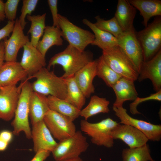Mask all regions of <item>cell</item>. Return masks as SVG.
Masks as SVG:
<instances>
[{"label":"cell","instance_id":"cell-1","mask_svg":"<svg viewBox=\"0 0 161 161\" xmlns=\"http://www.w3.org/2000/svg\"><path fill=\"white\" fill-rule=\"evenodd\" d=\"M90 52H81L69 45L63 51L55 55L48 62L47 69L59 65L64 73L61 76L64 78L73 76L81 68L93 61Z\"/></svg>","mask_w":161,"mask_h":161},{"label":"cell","instance_id":"cell-2","mask_svg":"<svg viewBox=\"0 0 161 161\" xmlns=\"http://www.w3.org/2000/svg\"><path fill=\"white\" fill-rule=\"evenodd\" d=\"M36 80L32 83L33 91L46 96L50 95L65 100L67 94V83L65 79L58 77L53 71L45 67L32 76L27 78Z\"/></svg>","mask_w":161,"mask_h":161},{"label":"cell","instance_id":"cell-3","mask_svg":"<svg viewBox=\"0 0 161 161\" xmlns=\"http://www.w3.org/2000/svg\"><path fill=\"white\" fill-rule=\"evenodd\" d=\"M27 78L23 82L21 92L15 112L14 118L11 123L13 128V133L18 136L23 132L28 139L31 138V130L29 121V100L33 91L32 83Z\"/></svg>","mask_w":161,"mask_h":161},{"label":"cell","instance_id":"cell-4","mask_svg":"<svg viewBox=\"0 0 161 161\" xmlns=\"http://www.w3.org/2000/svg\"><path fill=\"white\" fill-rule=\"evenodd\" d=\"M141 47L143 61L152 58L161 49V17L157 16L146 27L136 32Z\"/></svg>","mask_w":161,"mask_h":161},{"label":"cell","instance_id":"cell-5","mask_svg":"<svg viewBox=\"0 0 161 161\" xmlns=\"http://www.w3.org/2000/svg\"><path fill=\"white\" fill-rule=\"evenodd\" d=\"M118 124L116 121L108 117L96 123L81 120L80 126L81 130L91 138L92 143L111 148L114 144L112 132Z\"/></svg>","mask_w":161,"mask_h":161},{"label":"cell","instance_id":"cell-6","mask_svg":"<svg viewBox=\"0 0 161 161\" xmlns=\"http://www.w3.org/2000/svg\"><path fill=\"white\" fill-rule=\"evenodd\" d=\"M58 22L62 37L68 42L69 45L83 52L93 42L95 36L93 33L75 25L66 17L59 14Z\"/></svg>","mask_w":161,"mask_h":161},{"label":"cell","instance_id":"cell-7","mask_svg":"<svg viewBox=\"0 0 161 161\" xmlns=\"http://www.w3.org/2000/svg\"><path fill=\"white\" fill-rule=\"evenodd\" d=\"M89 146L86 137L78 130L72 136L59 141L51 152L55 160L61 161L79 157Z\"/></svg>","mask_w":161,"mask_h":161},{"label":"cell","instance_id":"cell-8","mask_svg":"<svg viewBox=\"0 0 161 161\" xmlns=\"http://www.w3.org/2000/svg\"><path fill=\"white\" fill-rule=\"evenodd\" d=\"M102 56L107 64L121 77L134 81L137 80L138 73L118 46L102 50Z\"/></svg>","mask_w":161,"mask_h":161},{"label":"cell","instance_id":"cell-9","mask_svg":"<svg viewBox=\"0 0 161 161\" xmlns=\"http://www.w3.org/2000/svg\"><path fill=\"white\" fill-rule=\"evenodd\" d=\"M43 120L53 137L59 141L72 136L77 131L73 121L50 109L44 117Z\"/></svg>","mask_w":161,"mask_h":161},{"label":"cell","instance_id":"cell-10","mask_svg":"<svg viewBox=\"0 0 161 161\" xmlns=\"http://www.w3.org/2000/svg\"><path fill=\"white\" fill-rule=\"evenodd\" d=\"M115 115L120 120V123L132 126L142 132L148 140L160 141L161 139V125H156L145 121L134 118L130 116L123 106H113Z\"/></svg>","mask_w":161,"mask_h":161},{"label":"cell","instance_id":"cell-11","mask_svg":"<svg viewBox=\"0 0 161 161\" xmlns=\"http://www.w3.org/2000/svg\"><path fill=\"white\" fill-rule=\"evenodd\" d=\"M134 29L123 32L117 38L118 46L139 72L143 61L141 47L136 37Z\"/></svg>","mask_w":161,"mask_h":161},{"label":"cell","instance_id":"cell-12","mask_svg":"<svg viewBox=\"0 0 161 161\" xmlns=\"http://www.w3.org/2000/svg\"><path fill=\"white\" fill-rule=\"evenodd\" d=\"M23 82L18 86L16 85L0 87V118L8 121L14 117Z\"/></svg>","mask_w":161,"mask_h":161},{"label":"cell","instance_id":"cell-13","mask_svg":"<svg viewBox=\"0 0 161 161\" xmlns=\"http://www.w3.org/2000/svg\"><path fill=\"white\" fill-rule=\"evenodd\" d=\"M23 30L18 18H16L11 36L8 39L3 40L5 61H17L19 50L30 41L28 36L24 34Z\"/></svg>","mask_w":161,"mask_h":161},{"label":"cell","instance_id":"cell-14","mask_svg":"<svg viewBox=\"0 0 161 161\" xmlns=\"http://www.w3.org/2000/svg\"><path fill=\"white\" fill-rule=\"evenodd\" d=\"M111 135L114 140H122L131 148L141 146L149 140L140 131L127 124L118 123L112 130Z\"/></svg>","mask_w":161,"mask_h":161},{"label":"cell","instance_id":"cell-15","mask_svg":"<svg viewBox=\"0 0 161 161\" xmlns=\"http://www.w3.org/2000/svg\"><path fill=\"white\" fill-rule=\"evenodd\" d=\"M23 48V52L20 63L29 78L45 67L46 65L45 58L30 41Z\"/></svg>","mask_w":161,"mask_h":161},{"label":"cell","instance_id":"cell-16","mask_svg":"<svg viewBox=\"0 0 161 161\" xmlns=\"http://www.w3.org/2000/svg\"><path fill=\"white\" fill-rule=\"evenodd\" d=\"M148 79L151 81L156 92L161 89V49L150 60L143 61L137 80L141 81Z\"/></svg>","mask_w":161,"mask_h":161},{"label":"cell","instance_id":"cell-17","mask_svg":"<svg viewBox=\"0 0 161 161\" xmlns=\"http://www.w3.org/2000/svg\"><path fill=\"white\" fill-rule=\"evenodd\" d=\"M31 138L33 143V150L35 153L45 150L51 152L57 145L43 120L32 125Z\"/></svg>","mask_w":161,"mask_h":161},{"label":"cell","instance_id":"cell-18","mask_svg":"<svg viewBox=\"0 0 161 161\" xmlns=\"http://www.w3.org/2000/svg\"><path fill=\"white\" fill-rule=\"evenodd\" d=\"M97 59L93 60L83 67L74 75L75 80L86 98L95 92L93 80L97 76Z\"/></svg>","mask_w":161,"mask_h":161},{"label":"cell","instance_id":"cell-19","mask_svg":"<svg viewBox=\"0 0 161 161\" xmlns=\"http://www.w3.org/2000/svg\"><path fill=\"white\" fill-rule=\"evenodd\" d=\"M27 78V73L20 62L5 61L0 69V87L16 85Z\"/></svg>","mask_w":161,"mask_h":161},{"label":"cell","instance_id":"cell-20","mask_svg":"<svg viewBox=\"0 0 161 161\" xmlns=\"http://www.w3.org/2000/svg\"><path fill=\"white\" fill-rule=\"evenodd\" d=\"M134 81L129 79L121 77L112 87L116 96L113 106H122L126 101H134L138 94L134 84Z\"/></svg>","mask_w":161,"mask_h":161},{"label":"cell","instance_id":"cell-21","mask_svg":"<svg viewBox=\"0 0 161 161\" xmlns=\"http://www.w3.org/2000/svg\"><path fill=\"white\" fill-rule=\"evenodd\" d=\"M136 12V9L128 0H118L114 17L123 32L134 29L133 23Z\"/></svg>","mask_w":161,"mask_h":161},{"label":"cell","instance_id":"cell-22","mask_svg":"<svg viewBox=\"0 0 161 161\" xmlns=\"http://www.w3.org/2000/svg\"><path fill=\"white\" fill-rule=\"evenodd\" d=\"M49 110L47 96L32 91L30 97L29 105V116L32 124L43 120Z\"/></svg>","mask_w":161,"mask_h":161},{"label":"cell","instance_id":"cell-23","mask_svg":"<svg viewBox=\"0 0 161 161\" xmlns=\"http://www.w3.org/2000/svg\"><path fill=\"white\" fill-rule=\"evenodd\" d=\"M136 9L138 10L143 19V23L146 27L150 19L155 16H161L160 0H128Z\"/></svg>","mask_w":161,"mask_h":161},{"label":"cell","instance_id":"cell-24","mask_svg":"<svg viewBox=\"0 0 161 161\" xmlns=\"http://www.w3.org/2000/svg\"><path fill=\"white\" fill-rule=\"evenodd\" d=\"M43 35L36 47L45 57L51 47L54 45L61 46L63 44L62 33L59 28L53 25L46 26Z\"/></svg>","mask_w":161,"mask_h":161},{"label":"cell","instance_id":"cell-25","mask_svg":"<svg viewBox=\"0 0 161 161\" xmlns=\"http://www.w3.org/2000/svg\"><path fill=\"white\" fill-rule=\"evenodd\" d=\"M82 22L94 33L95 39L91 45L97 46L102 50L118 46L117 38L111 34L99 29L94 23L87 19H83Z\"/></svg>","mask_w":161,"mask_h":161},{"label":"cell","instance_id":"cell-26","mask_svg":"<svg viewBox=\"0 0 161 161\" xmlns=\"http://www.w3.org/2000/svg\"><path fill=\"white\" fill-rule=\"evenodd\" d=\"M47 103L50 110L68 117L73 122L80 116V110L65 100L49 95Z\"/></svg>","mask_w":161,"mask_h":161},{"label":"cell","instance_id":"cell-27","mask_svg":"<svg viewBox=\"0 0 161 161\" xmlns=\"http://www.w3.org/2000/svg\"><path fill=\"white\" fill-rule=\"evenodd\" d=\"M109 103V101L105 98L93 95L87 105L80 110V116L87 120L90 117L98 114L108 113L110 112Z\"/></svg>","mask_w":161,"mask_h":161},{"label":"cell","instance_id":"cell-28","mask_svg":"<svg viewBox=\"0 0 161 161\" xmlns=\"http://www.w3.org/2000/svg\"><path fill=\"white\" fill-rule=\"evenodd\" d=\"M66 79L67 86L66 101L81 110L86 103V97L76 83L74 76Z\"/></svg>","mask_w":161,"mask_h":161},{"label":"cell","instance_id":"cell-29","mask_svg":"<svg viewBox=\"0 0 161 161\" xmlns=\"http://www.w3.org/2000/svg\"><path fill=\"white\" fill-rule=\"evenodd\" d=\"M46 13L41 15H28L27 18L31 22L30 27L27 34L31 35L30 42L34 46L36 47L43 35L46 27L45 21Z\"/></svg>","mask_w":161,"mask_h":161},{"label":"cell","instance_id":"cell-30","mask_svg":"<svg viewBox=\"0 0 161 161\" xmlns=\"http://www.w3.org/2000/svg\"><path fill=\"white\" fill-rule=\"evenodd\" d=\"M122 157L123 161H151L153 160L147 143L138 147L123 149Z\"/></svg>","mask_w":161,"mask_h":161},{"label":"cell","instance_id":"cell-31","mask_svg":"<svg viewBox=\"0 0 161 161\" xmlns=\"http://www.w3.org/2000/svg\"><path fill=\"white\" fill-rule=\"evenodd\" d=\"M96 74L111 88L121 77L107 64L102 55L97 59Z\"/></svg>","mask_w":161,"mask_h":161},{"label":"cell","instance_id":"cell-32","mask_svg":"<svg viewBox=\"0 0 161 161\" xmlns=\"http://www.w3.org/2000/svg\"><path fill=\"white\" fill-rule=\"evenodd\" d=\"M95 19L96 21L94 24L97 27L111 34L117 38L123 32L114 17L105 20L97 16L95 17Z\"/></svg>","mask_w":161,"mask_h":161},{"label":"cell","instance_id":"cell-33","mask_svg":"<svg viewBox=\"0 0 161 161\" xmlns=\"http://www.w3.org/2000/svg\"><path fill=\"white\" fill-rule=\"evenodd\" d=\"M38 0H23L22 6L21 10V14L18 18L21 25L24 29L27 22L25 21V18L28 15H31L38 4Z\"/></svg>","mask_w":161,"mask_h":161},{"label":"cell","instance_id":"cell-34","mask_svg":"<svg viewBox=\"0 0 161 161\" xmlns=\"http://www.w3.org/2000/svg\"><path fill=\"white\" fill-rule=\"evenodd\" d=\"M150 100L161 101V89L155 93L151 94L149 96L143 98L137 97L129 105L130 110L133 114H140L137 109V106L144 101Z\"/></svg>","mask_w":161,"mask_h":161},{"label":"cell","instance_id":"cell-35","mask_svg":"<svg viewBox=\"0 0 161 161\" xmlns=\"http://www.w3.org/2000/svg\"><path fill=\"white\" fill-rule=\"evenodd\" d=\"M20 1V0H7L4 3V13L8 21H15L16 19L17 8Z\"/></svg>","mask_w":161,"mask_h":161},{"label":"cell","instance_id":"cell-36","mask_svg":"<svg viewBox=\"0 0 161 161\" xmlns=\"http://www.w3.org/2000/svg\"><path fill=\"white\" fill-rule=\"evenodd\" d=\"M53 20V26L59 28L58 22V0H48L47 1Z\"/></svg>","mask_w":161,"mask_h":161},{"label":"cell","instance_id":"cell-37","mask_svg":"<svg viewBox=\"0 0 161 161\" xmlns=\"http://www.w3.org/2000/svg\"><path fill=\"white\" fill-rule=\"evenodd\" d=\"M15 21H8L7 24L0 29V42L7 37H10L13 31Z\"/></svg>","mask_w":161,"mask_h":161},{"label":"cell","instance_id":"cell-38","mask_svg":"<svg viewBox=\"0 0 161 161\" xmlns=\"http://www.w3.org/2000/svg\"><path fill=\"white\" fill-rule=\"evenodd\" d=\"M51 152L41 150L36 152L35 155L30 161H44L50 155Z\"/></svg>","mask_w":161,"mask_h":161},{"label":"cell","instance_id":"cell-39","mask_svg":"<svg viewBox=\"0 0 161 161\" xmlns=\"http://www.w3.org/2000/svg\"><path fill=\"white\" fill-rule=\"evenodd\" d=\"M13 134L9 131H2L0 132V138L9 143L12 139Z\"/></svg>","mask_w":161,"mask_h":161},{"label":"cell","instance_id":"cell-40","mask_svg":"<svg viewBox=\"0 0 161 161\" xmlns=\"http://www.w3.org/2000/svg\"><path fill=\"white\" fill-rule=\"evenodd\" d=\"M5 61L4 42L3 40L0 42V69Z\"/></svg>","mask_w":161,"mask_h":161},{"label":"cell","instance_id":"cell-41","mask_svg":"<svg viewBox=\"0 0 161 161\" xmlns=\"http://www.w3.org/2000/svg\"><path fill=\"white\" fill-rule=\"evenodd\" d=\"M4 4L3 1L0 0V23L6 18L4 12Z\"/></svg>","mask_w":161,"mask_h":161},{"label":"cell","instance_id":"cell-42","mask_svg":"<svg viewBox=\"0 0 161 161\" xmlns=\"http://www.w3.org/2000/svg\"><path fill=\"white\" fill-rule=\"evenodd\" d=\"M9 143L0 138V151L5 150L7 148Z\"/></svg>","mask_w":161,"mask_h":161},{"label":"cell","instance_id":"cell-43","mask_svg":"<svg viewBox=\"0 0 161 161\" xmlns=\"http://www.w3.org/2000/svg\"><path fill=\"white\" fill-rule=\"evenodd\" d=\"M61 161H83V160L79 157L76 158L67 159Z\"/></svg>","mask_w":161,"mask_h":161},{"label":"cell","instance_id":"cell-44","mask_svg":"<svg viewBox=\"0 0 161 161\" xmlns=\"http://www.w3.org/2000/svg\"><path fill=\"white\" fill-rule=\"evenodd\" d=\"M151 161H155V160H151Z\"/></svg>","mask_w":161,"mask_h":161}]
</instances>
